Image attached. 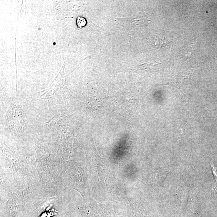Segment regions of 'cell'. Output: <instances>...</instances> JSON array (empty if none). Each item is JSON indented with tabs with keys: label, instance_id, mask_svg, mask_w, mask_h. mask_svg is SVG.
<instances>
[{
	"label": "cell",
	"instance_id": "obj_3",
	"mask_svg": "<svg viewBox=\"0 0 217 217\" xmlns=\"http://www.w3.org/2000/svg\"><path fill=\"white\" fill-rule=\"evenodd\" d=\"M77 25L80 29L86 26L87 24L86 19L83 17H78L77 19Z\"/></svg>",
	"mask_w": 217,
	"mask_h": 217
},
{
	"label": "cell",
	"instance_id": "obj_5",
	"mask_svg": "<svg viewBox=\"0 0 217 217\" xmlns=\"http://www.w3.org/2000/svg\"><path fill=\"white\" fill-rule=\"evenodd\" d=\"M217 24V26H216V27H216V28H217V24Z\"/></svg>",
	"mask_w": 217,
	"mask_h": 217
},
{
	"label": "cell",
	"instance_id": "obj_4",
	"mask_svg": "<svg viewBox=\"0 0 217 217\" xmlns=\"http://www.w3.org/2000/svg\"><path fill=\"white\" fill-rule=\"evenodd\" d=\"M210 165L212 169L213 175L215 179L216 182H217V167L215 166L212 163H210Z\"/></svg>",
	"mask_w": 217,
	"mask_h": 217
},
{
	"label": "cell",
	"instance_id": "obj_2",
	"mask_svg": "<svg viewBox=\"0 0 217 217\" xmlns=\"http://www.w3.org/2000/svg\"><path fill=\"white\" fill-rule=\"evenodd\" d=\"M49 208L47 209L46 211L43 213L40 217H50L53 216L55 215L57 213L58 211L52 209L51 210H49Z\"/></svg>",
	"mask_w": 217,
	"mask_h": 217
},
{
	"label": "cell",
	"instance_id": "obj_1",
	"mask_svg": "<svg viewBox=\"0 0 217 217\" xmlns=\"http://www.w3.org/2000/svg\"><path fill=\"white\" fill-rule=\"evenodd\" d=\"M168 43V41L165 38L163 37H158L156 41L155 45L159 48H162L166 46Z\"/></svg>",
	"mask_w": 217,
	"mask_h": 217
}]
</instances>
